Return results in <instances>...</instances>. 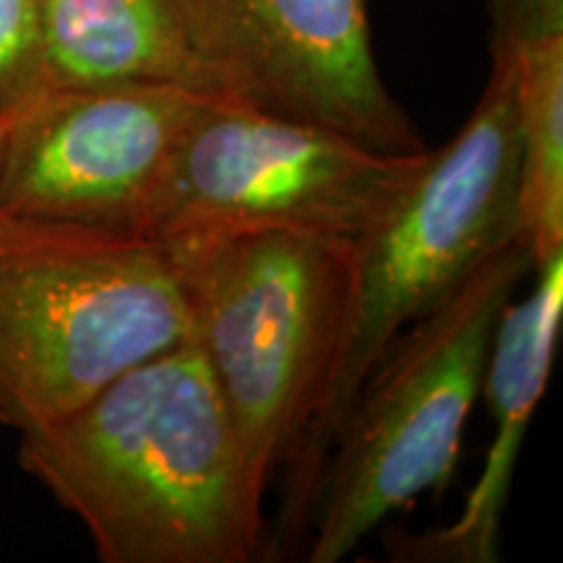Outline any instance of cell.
Wrapping results in <instances>:
<instances>
[{"label": "cell", "instance_id": "obj_9", "mask_svg": "<svg viewBox=\"0 0 563 563\" xmlns=\"http://www.w3.org/2000/svg\"><path fill=\"white\" fill-rule=\"evenodd\" d=\"M534 287L498 319L485 368L493 439L462 511L441 530L397 538L394 561L493 563L525 433L548 389L563 321V253L534 266Z\"/></svg>", "mask_w": 563, "mask_h": 563}, {"label": "cell", "instance_id": "obj_6", "mask_svg": "<svg viewBox=\"0 0 563 563\" xmlns=\"http://www.w3.org/2000/svg\"><path fill=\"white\" fill-rule=\"evenodd\" d=\"M428 157L214 95L183 139L150 235L287 228L355 241L397 207Z\"/></svg>", "mask_w": 563, "mask_h": 563}, {"label": "cell", "instance_id": "obj_3", "mask_svg": "<svg viewBox=\"0 0 563 563\" xmlns=\"http://www.w3.org/2000/svg\"><path fill=\"white\" fill-rule=\"evenodd\" d=\"M188 302V340L228 407L258 496L321 410L347 313L352 241L287 228L159 238Z\"/></svg>", "mask_w": 563, "mask_h": 563}, {"label": "cell", "instance_id": "obj_10", "mask_svg": "<svg viewBox=\"0 0 563 563\" xmlns=\"http://www.w3.org/2000/svg\"><path fill=\"white\" fill-rule=\"evenodd\" d=\"M47 87L162 84L224 95L173 0H42Z\"/></svg>", "mask_w": 563, "mask_h": 563}, {"label": "cell", "instance_id": "obj_4", "mask_svg": "<svg viewBox=\"0 0 563 563\" xmlns=\"http://www.w3.org/2000/svg\"><path fill=\"white\" fill-rule=\"evenodd\" d=\"M188 340L165 241L0 211V422L51 426L123 371Z\"/></svg>", "mask_w": 563, "mask_h": 563}, {"label": "cell", "instance_id": "obj_1", "mask_svg": "<svg viewBox=\"0 0 563 563\" xmlns=\"http://www.w3.org/2000/svg\"><path fill=\"white\" fill-rule=\"evenodd\" d=\"M19 464L79 519L102 563H245L264 551V496L191 340L21 433Z\"/></svg>", "mask_w": 563, "mask_h": 563}, {"label": "cell", "instance_id": "obj_5", "mask_svg": "<svg viewBox=\"0 0 563 563\" xmlns=\"http://www.w3.org/2000/svg\"><path fill=\"white\" fill-rule=\"evenodd\" d=\"M534 269L525 235L394 340L336 428L308 527V563L344 561L394 511L454 475L498 319Z\"/></svg>", "mask_w": 563, "mask_h": 563}, {"label": "cell", "instance_id": "obj_11", "mask_svg": "<svg viewBox=\"0 0 563 563\" xmlns=\"http://www.w3.org/2000/svg\"><path fill=\"white\" fill-rule=\"evenodd\" d=\"M509 58L522 144V235L534 266L563 253V30L493 40Z\"/></svg>", "mask_w": 563, "mask_h": 563}, {"label": "cell", "instance_id": "obj_2", "mask_svg": "<svg viewBox=\"0 0 563 563\" xmlns=\"http://www.w3.org/2000/svg\"><path fill=\"white\" fill-rule=\"evenodd\" d=\"M490 76L456 136L389 214L352 241L347 313L321 410L285 464V504L266 553L300 543L336 428L394 340L431 313L475 269L522 235V144L509 58Z\"/></svg>", "mask_w": 563, "mask_h": 563}, {"label": "cell", "instance_id": "obj_13", "mask_svg": "<svg viewBox=\"0 0 563 563\" xmlns=\"http://www.w3.org/2000/svg\"><path fill=\"white\" fill-rule=\"evenodd\" d=\"M3 141H5V121L0 118V162H3Z\"/></svg>", "mask_w": 563, "mask_h": 563}, {"label": "cell", "instance_id": "obj_8", "mask_svg": "<svg viewBox=\"0 0 563 563\" xmlns=\"http://www.w3.org/2000/svg\"><path fill=\"white\" fill-rule=\"evenodd\" d=\"M203 66L232 100L327 125L378 152L428 150L389 95L368 0H173Z\"/></svg>", "mask_w": 563, "mask_h": 563}, {"label": "cell", "instance_id": "obj_7", "mask_svg": "<svg viewBox=\"0 0 563 563\" xmlns=\"http://www.w3.org/2000/svg\"><path fill=\"white\" fill-rule=\"evenodd\" d=\"M209 91L162 84L47 89L5 123L0 211L150 235Z\"/></svg>", "mask_w": 563, "mask_h": 563}, {"label": "cell", "instance_id": "obj_12", "mask_svg": "<svg viewBox=\"0 0 563 563\" xmlns=\"http://www.w3.org/2000/svg\"><path fill=\"white\" fill-rule=\"evenodd\" d=\"M47 89L42 0H0V118L9 123Z\"/></svg>", "mask_w": 563, "mask_h": 563}]
</instances>
